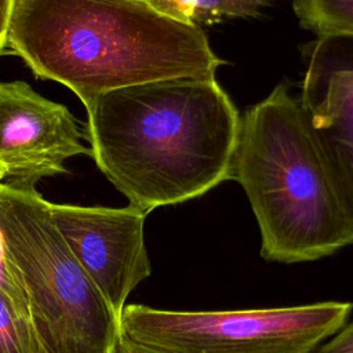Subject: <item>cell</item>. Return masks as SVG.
<instances>
[{
	"mask_svg": "<svg viewBox=\"0 0 353 353\" xmlns=\"http://www.w3.org/2000/svg\"><path fill=\"white\" fill-rule=\"evenodd\" d=\"M0 353H41L29 313L1 285Z\"/></svg>",
	"mask_w": 353,
	"mask_h": 353,
	"instance_id": "obj_11",
	"label": "cell"
},
{
	"mask_svg": "<svg viewBox=\"0 0 353 353\" xmlns=\"http://www.w3.org/2000/svg\"><path fill=\"white\" fill-rule=\"evenodd\" d=\"M160 14L179 22L214 23L225 17H256L269 0H145Z\"/></svg>",
	"mask_w": 353,
	"mask_h": 353,
	"instance_id": "obj_9",
	"label": "cell"
},
{
	"mask_svg": "<svg viewBox=\"0 0 353 353\" xmlns=\"http://www.w3.org/2000/svg\"><path fill=\"white\" fill-rule=\"evenodd\" d=\"M0 237L41 353H113L120 319L55 228L34 186L0 182Z\"/></svg>",
	"mask_w": 353,
	"mask_h": 353,
	"instance_id": "obj_4",
	"label": "cell"
},
{
	"mask_svg": "<svg viewBox=\"0 0 353 353\" xmlns=\"http://www.w3.org/2000/svg\"><path fill=\"white\" fill-rule=\"evenodd\" d=\"M7 47L37 77L72 90L85 109L127 85L214 79L223 63L199 25L145 0H14Z\"/></svg>",
	"mask_w": 353,
	"mask_h": 353,
	"instance_id": "obj_2",
	"label": "cell"
},
{
	"mask_svg": "<svg viewBox=\"0 0 353 353\" xmlns=\"http://www.w3.org/2000/svg\"><path fill=\"white\" fill-rule=\"evenodd\" d=\"M12 4L14 0H0V54H3L4 48H7Z\"/></svg>",
	"mask_w": 353,
	"mask_h": 353,
	"instance_id": "obj_13",
	"label": "cell"
},
{
	"mask_svg": "<svg viewBox=\"0 0 353 353\" xmlns=\"http://www.w3.org/2000/svg\"><path fill=\"white\" fill-rule=\"evenodd\" d=\"M55 228L81 269L120 319L131 291L150 276L146 214L123 208L50 203Z\"/></svg>",
	"mask_w": 353,
	"mask_h": 353,
	"instance_id": "obj_6",
	"label": "cell"
},
{
	"mask_svg": "<svg viewBox=\"0 0 353 353\" xmlns=\"http://www.w3.org/2000/svg\"><path fill=\"white\" fill-rule=\"evenodd\" d=\"M302 28L317 37L353 36V0H292Z\"/></svg>",
	"mask_w": 353,
	"mask_h": 353,
	"instance_id": "obj_10",
	"label": "cell"
},
{
	"mask_svg": "<svg viewBox=\"0 0 353 353\" xmlns=\"http://www.w3.org/2000/svg\"><path fill=\"white\" fill-rule=\"evenodd\" d=\"M338 331L339 332L316 353H353V323Z\"/></svg>",
	"mask_w": 353,
	"mask_h": 353,
	"instance_id": "obj_12",
	"label": "cell"
},
{
	"mask_svg": "<svg viewBox=\"0 0 353 353\" xmlns=\"http://www.w3.org/2000/svg\"><path fill=\"white\" fill-rule=\"evenodd\" d=\"M240 116L214 79L141 83L87 108L85 138L105 176L146 215L232 179Z\"/></svg>",
	"mask_w": 353,
	"mask_h": 353,
	"instance_id": "obj_1",
	"label": "cell"
},
{
	"mask_svg": "<svg viewBox=\"0 0 353 353\" xmlns=\"http://www.w3.org/2000/svg\"><path fill=\"white\" fill-rule=\"evenodd\" d=\"M352 303L176 312L125 305L121 335L157 353H312L341 330Z\"/></svg>",
	"mask_w": 353,
	"mask_h": 353,
	"instance_id": "obj_5",
	"label": "cell"
},
{
	"mask_svg": "<svg viewBox=\"0 0 353 353\" xmlns=\"http://www.w3.org/2000/svg\"><path fill=\"white\" fill-rule=\"evenodd\" d=\"M232 179L248 197L266 261H314L353 243L332 172L285 84L240 117Z\"/></svg>",
	"mask_w": 353,
	"mask_h": 353,
	"instance_id": "obj_3",
	"label": "cell"
},
{
	"mask_svg": "<svg viewBox=\"0 0 353 353\" xmlns=\"http://www.w3.org/2000/svg\"><path fill=\"white\" fill-rule=\"evenodd\" d=\"M113 353H157V352H153L145 346H141L132 342L131 339L125 338L124 335H121L114 346Z\"/></svg>",
	"mask_w": 353,
	"mask_h": 353,
	"instance_id": "obj_14",
	"label": "cell"
},
{
	"mask_svg": "<svg viewBox=\"0 0 353 353\" xmlns=\"http://www.w3.org/2000/svg\"><path fill=\"white\" fill-rule=\"evenodd\" d=\"M303 50L307 66L298 101L353 234V36L317 37Z\"/></svg>",
	"mask_w": 353,
	"mask_h": 353,
	"instance_id": "obj_8",
	"label": "cell"
},
{
	"mask_svg": "<svg viewBox=\"0 0 353 353\" xmlns=\"http://www.w3.org/2000/svg\"><path fill=\"white\" fill-rule=\"evenodd\" d=\"M69 109L25 81L0 83V182L34 186L65 174V161L90 154Z\"/></svg>",
	"mask_w": 353,
	"mask_h": 353,
	"instance_id": "obj_7",
	"label": "cell"
}]
</instances>
